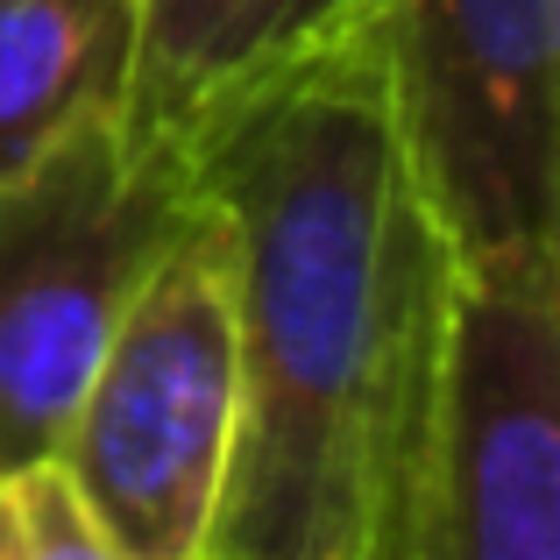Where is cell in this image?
<instances>
[{
	"mask_svg": "<svg viewBox=\"0 0 560 560\" xmlns=\"http://www.w3.org/2000/svg\"><path fill=\"white\" fill-rule=\"evenodd\" d=\"M234 234L242 433L206 560H411L462 248L411 156L383 0L206 150Z\"/></svg>",
	"mask_w": 560,
	"mask_h": 560,
	"instance_id": "cell-1",
	"label": "cell"
},
{
	"mask_svg": "<svg viewBox=\"0 0 560 560\" xmlns=\"http://www.w3.org/2000/svg\"><path fill=\"white\" fill-rule=\"evenodd\" d=\"M242 433V313L234 234L199 191V213L121 305L57 468L136 560H206L213 511Z\"/></svg>",
	"mask_w": 560,
	"mask_h": 560,
	"instance_id": "cell-2",
	"label": "cell"
},
{
	"mask_svg": "<svg viewBox=\"0 0 560 560\" xmlns=\"http://www.w3.org/2000/svg\"><path fill=\"white\" fill-rule=\"evenodd\" d=\"M199 213V178L121 150L107 114L0 185V476L57 454L121 305Z\"/></svg>",
	"mask_w": 560,
	"mask_h": 560,
	"instance_id": "cell-3",
	"label": "cell"
},
{
	"mask_svg": "<svg viewBox=\"0 0 560 560\" xmlns=\"http://www.w3.org/2000/svg\"><path fill=\"white\" fill-rule=\"evenodd\" d=\"M383 28L462 262L560 248V0H383Z\"/></svg>",
	"mask_w": 560,
	"mask_h": 560,
	"instance_id": "cell-4",
	"label": "cell"
},
{
	"mask_svg": "<svg viewBox=\"0 0 560 560\" xmlns=\"http://www.w3.org/2000/svg\"><path fill=\"white\" fill-rule=\"evenodd\" d=\"M411 560H560V248L462 262Z\"/></svg>",
	"mask_w": 560,
	"mask_h": 560,
	"instance_id": "cell-5",
	"label": "cell"
},
{
	"mask_svg": "<svg viewBox=\"0 0 560 560\" xmlns=\"http://www.w3.org/2000/svg\"><path fill=\"white\" fill-rule=\"evenodd\" d=\"M376 0H128L114 136L142 164L199 178L206 150Z\"/></svg>",
	"mask_w": 560,
	"mask_h": 560,
	"instance_id": "cell-6",
	"label": "cell"
},
{
	"mask_svg": "<svg viewBox=\"0 0 560 560\" xmlns=\"http://www.w3.org/2000/svg\"><path fill=\"white\" fill-rule=\"evenodd\" d=\"M128 0H0V185L114 107Z\"/></svg>",
	"mask_w": 560,
	"mask_h": 560,
	"instance_id": "cell-7",
	"label": "cell"
},
{
	"mask_svg": "<svg viewBox=\"0 0 560 560\" xmlns=\"http://www.w3.org/2000/svg\"><path fill=\"white\" fill-rule=\"evenodd\" d=\"M0 560H136L85 511L57 454L0 476Z\"/></svg>",
	"mask_w": 560,
	"mask_h": 560,
	"instance_id": "cell-8",
	"label": "cell"
}]
</instances>
